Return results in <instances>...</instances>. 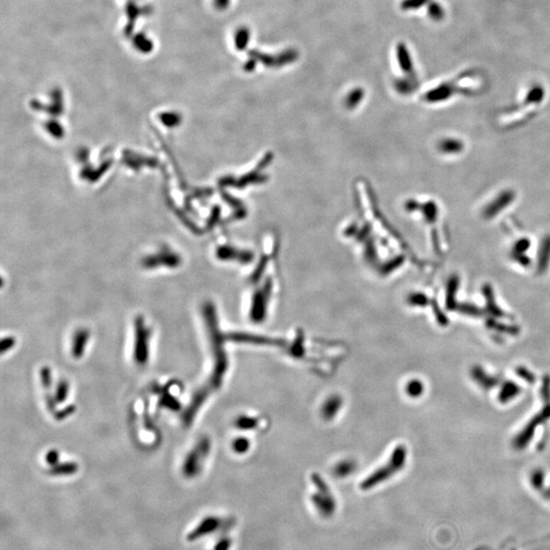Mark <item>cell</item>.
I'll return each mask as SVG.
<instances>
[{"mask_svg":"<svg viewBox=\"0 0 550 550\" xmlns=\"http://www.w3.org/2000/svg\"><path fill=\"white\" fill-rule=\"evenodd\" d=\"M214 3L218 9H226L230 4V0H214Z\"/></svg>","mask_w":550,"mask_h":550,"instance_id":"e0dca14e","label":"cell"},{"mask_svg":"<svg viewBox=\"0 0 550 550\" xmlns=\"http://www.w3.org/2000/svg\"><path fill=\"white\" fill-rule=\"evenodd\" d=\"M45 459H46L47 464H49L51 467H52V466H55V465L58 464V462H59V454H58L57 451L52 449V451H50V452L47 453Z\"/></svg>","mask_w":550,"mask_h":550,"instance_id":"9a60e30c","label":"cell"},{"mask_svg":"<svg viewBox=\"0 0 550 550\" xmlns=\"http://www.w3.org/2000/svg\"><path fill=\"white\" fill-rule=\"evenodd\" d=\"M15 344V339L12 336H6L1 340L0 344V351L2 354L8 352L10 348H12Z\"/></svg>","mask_w":550,"mask_h":550,"instance_id":"5bb4252c","label":"cell"},{"mask_svg":"<svg viewBox=\"0 0 550 550\" xmlns=\"http://www.w3.org/2000/svg\"><path fill=\"white\" fill-rule=\"evenodd\" d=\"M249 39V32L246 29H241L238 31L236 35V46L242 50L244 47H246Z\"/></svg>","mask_w":550,"mask_h":550,"instance_id":"7c38bea8","label":"cell"},{"mask_svg":"<svg viewBox=\"0 0 550 550\" xmlns=\"http://www.w3.org/2000/svg\"><path fill=\"white\" fill-rule=\"evenodd\" d=\"M40 377H41V382H42L43 387L46 390H50L51 385H52V375H51L50 368H48L46 366L43 367L40 370Z\"/></svg>","mask_w":550,"mask_h":550,"instance_id":"8fae6325","label":"cell"},{"mask_svg":"<svg viewBox=\"0 0 550 550\" xmlns=\"http://www.w3.org/2000/svg\"><path fill=\"white\" fill-rule=\"evenodd\" d=\"M207 396V390L206 389H203V390H199L196 392L195 396L193 397L189 408L187 409V411L185 412L184 416H183V421H184V424L186 426H189L191 425L192 421L194 420V417H195V414L197 413V411L199 410V408L201 407V405L204 403L205 398Z\"/></svg>","mask_w":550,"mask_h":550,"instance_id":"5b68a950","label":"cell"},{"mask_svg":"<svg viewBox=\"0 0 550 550\" xmlns=\"http://www.w3.org/2000/svg\"><path fill=\"white\" fill-rule=\"evenodd\" d=\"M209 452V441L207 438H202L197 447L193 449L186 458L183 466V472L187 477H194L200 470V461Z\"/></svg>","mask_w":550,"mask_h":550,"instance_id":"7a4b0ae2","label":"cell"},{"mask_svg":"<svg viewBox=\"0 0 550 550\" xmlns=\"http://www.w3.org/2000/svg\"><path fill=\"white\" fill-rule=\"evenodd\" d=\"M79 467L77 463H61L56 464L55 466H52V468L49 470V474L53 476H68L72 475L78 471Z\"/></svg>","mask_w":550,"mask_h":550,"instance_id":"52a82bcc","label":"cell"},{"mask_svg":"<svg viewBox=\"0 0 550 550\" xmlns=\"http://www.w3.org/2000/svg\"><path fill=\"white\" fill-rule=\"evenodd\" d=\"M218 525V520L215 519V518H208L206 519L205 521H203V523L194 531L190 534L189 536V539L190 540H194L202 535H205L211 531H213Z\"/></svg>","mask_w":550,"mask_h":550,"instance_id":"ba28073f","label":"cell"},{"mask_svg":"<svg viewBox=\"0 0 550 550\" xmlns=\"http://www.w3.org/2000/svg\"><path fill=\"white\" fill-rule=\"evenodd\" d=\"M133 44L135 48L141 53H150L153 50L154 46L153 42L143 32H140L134 36Z\"/></svg>","mask_w":550,"mask_h":550,"instance_id":"8992f818","label":"cell"},{"mask_svg":"<svg viewBox=\"0 0 550 550\" xmlns=\"http://www.w3.org/2000/svg\"><path fill=\"white\" fill-rule=\"evenodd\" d=\"M89 337L90 332L86 328H81L76 331L71 345V355L73 358L80 359L83 357Z\"/></svg>","mask_w":550,"mask_h":550,"instance_id":"277c9868","label":"cell"},{"mask_svg":"<svg viewBox=\"0 0 550 550\" xmlns=\"http://www.w3.org/2000/svg\"><path fill=\"white\" fill-rule=\"evenodd\" d=\"M45 401H46V405H47V408L50 412H54L55 411V407H56V401H55V397H53L50 393H46L45 395Z\"/></svg>","mask_w":550,"mask_h":550,"instance_id":"2e32d148","label":"cell"},{"mask_svg":"<svg viewBox=\"0 0 550 550\" xmlns=\"http://www.w3.org/2000/svg\"><path fill=\"white\" fill-rule=\"evenodd\" d=\"M74 412H76V406L69 405V406H67L66 408H64V409H62V410L56 412V413L54 414V418H55L56 420H58V421H61V420H64L65 418L69 417L70 415H72Z\"/></svg>","mask_w":550,"mask_h":550,"instance_id":"4fadbf2b","label":"cell"},{"mask_svg":"<svg viewBox=\"0 0 550 550\" xmlns=\"http://www.w3.org/2000/svg\"><path fill=\"white\" fill-rule=\"evenodd\" d=\"M68 391H69V384L66 380H60L56 386V390H55V401L58 403V404H61L63 402H65V399L67 398V395H68Z\"/></svg>","mask_w":550,"mask_h":550,"instance_id":"30bf717a","label":"cell"},{"mask_svg":"<svg viewBox=\"0 0 550 550\" xmlns=\"http://www.w3.org/2000/svg\"><path fill=\"white\" fill-rule=\"evenodd\" d=\"M135 352L134 358L137 364L144 365L149 358V337L150 330L145 326L142 317H137L135 321Z\"/></svg>","mask_w":550,"mask_h":550,"instance_id":"6da1fadb","label":"cell"},{"mask_svg":"<svg viewBox=\"0 0 550 550\" xmlns=\"http://www.w3.org/2000/svg\"><path fill=\"white\" fill-rule=\"evenodd\" d=\"M153 8L151 5H145V6H138L137 2L135 0H129L126 5V12L128 15V23L126 28L123 29V33L126 37H131L134 32L135 23L137 18L140 15H148L152 13Z\"/></svg>","mask_w":550,"mask_h":550,"instance_id":"3957f363","label":"cell"},{"mask_svg":"<svg viewBox=\"0 0 550 550\" xmlns=\"http://www.w3.org/2000/svg\"><path fill=\"white\" fill-rule=\"evenodd\" d=\"M159 407H162V408H167L169 410H172V411H179L181 409V404L180 402L174 397L172 396L171 394L169 393H164L160 401H159Z\"/></svg>","mask_w":550,"mask_h":550,"instance_id":"9c48e42d","label":"cell"}]
</instances>
